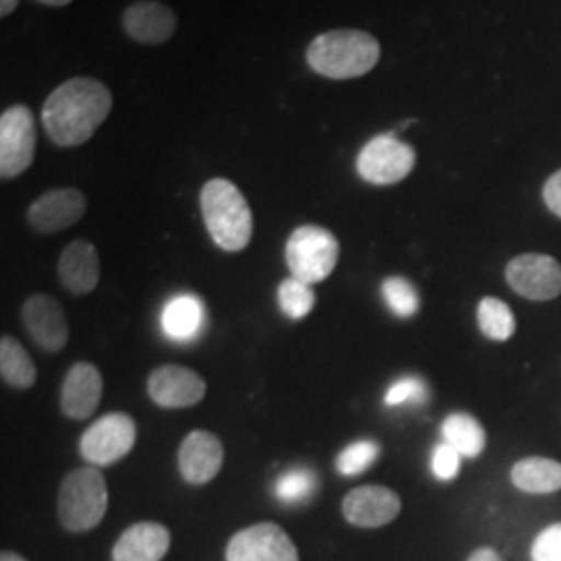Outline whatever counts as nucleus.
<instances>
[{
	"label": "nucleus",
	"mask_w": 561,
	"mask_h": 561,
	"mask_svg": "<svg viewBox=\"0 0 561 561\" xmlns=\"http://www.w3.org/2000/svg\"><path fill=\"white\" fill-rule=\"evenodd\" d=\"M113 111L111 90L96 78H71L42 104V127L59 148H76L96 134Z\"/></svg>",
	"instance_id": "f257e3e1"
},
{
	"label": "nucleus",
	"mask_w": 561,
	"mask_h": 561,
	"mask_svg": "<svg viewBox=\"0 0 561 561\" xmlns=\"http://www.w3.org/2000/svg\"><path fill=\"white\" fill-rule=\"evenodd\" d=\"M381 59V44L364 30H331L306 48L308 67L327 80H356Z\"/></svg>",
	"instance_id": "f03ea898"
},
{
	"label": "nucleus",
	"mask_w": 561,
	"mask_h": 561,
	"mask_svg": "<svg viewBox=\"0 0 561 561\" xmlns=\"http://www.w3.org/2000/svg\"><path fill=\"white\" fill-rule=\"evenodd\" d=\"M201 210L204 227L222 252H241L254 233L252 208L233 181L208 180L202 185Z\"/></svg>",
	"instance_id": "7ed1b4c3"
},
{
	"label": "nucleus",
	"mask_w": 561,
	"mask_h": 561,
	"mask_svg": "<svg viewBox=\"0 0 561 561\" xmlns=\"http://www.w3.org/2000/svg\"><path fill=\"white\" fill-rule=\"evenodd\" d=\"M108 510V486L99 468H76L59 486L57 514L69 533H88L96 528Z\"/></svg>",
	"instance_id": "20e7f679"
},
{
	"label": "nucleus",
	"mask_w": 561,
	"mask_h": 561,
	"mask_svg": "<svg viewBox=\"0 0 561 561\" xmlns=\"http://www.w3.org/2000/svg\"><path fill=\"white\" fill-rule=\"evenodd\" d=\"M340 261V241L321 225H301L285 243V262L291 277L308 285L327 279Z\"/></svg>",
	"instance_id": "39448f33"
},
{
	"label": "nucleus",
	"mask_w": 561,
	"mask_h": 561,
	"mask_svg": "<svg viewBox=\"0 0 561 561\" xmlns=\"http://www.w3.org/2000/svg\"><path fill=\"white\" fill-rule=\"evenodd\" d=\"M36 117L27 104H13L0 115V178L23 175L36 159Z\"/></svg>",
	"instance_id": "423d86ee"
},
{
	"label": "nucleus",
	"mask_w": 561,
	"mask_h": 561,
	"mask_svg": "<svg viewBox=\"0 0 561 561\" xmlns=\"http://www.w3.org/2000/svg\"><path fill=\"white\" fill-rule=\"evenodd\" d=\"M136 439V421L125 412H111L92 422V426L81 435L80 456L90 466H111L134 449Z\"/></svg>",
	"instance_id": "0eeeda50"
},
{
	"label": "nucleus",
	"mask_w": 561,
	"mask_h": 561,
	"mask_svg": "<svg viewBox=\"0 0 561 561\" xmlns=\"http://www.w3.org/2000/svg\"><path fill=\"white\" fill-rule=\"evenodd\" d=\"M416 164V152L410 144L393 134H381L368 141L356 159L362 180L373 185H393L405 180Z\"/></svg>",
	"instance_id": "6e6552de"
},
{
	"label": "nucleus",
	"mask_w": 561,
	"mask_h": 561,
	"mask_svg": "<svg viewBox=\"0 0 561 561\" xmlns=\"http://www.w3.org/2000/svg\"><path fill=\"white\" fill-rule=\"evenodd\" d=\"M225 561H300L298 547L275 522L238 530L225 549Z\"/></svg>",
	"instance_id": "1a4fd4ad"
},
{
	"label": "nucleus",
	"mask_w": 561,
	"mask_h": 561,
	"mask_svg": "<svg viewBox=\"0 0 561 561\" xmlns=\"http://www.w3.org/2000/svg\"><path fill=\"white\" fill-rule=\"evenodd\" d=\"M88 198L78 187H55L44 192L27 208V225L42 236H53L81 221Z\"/></svg>",
	"instance_id": "9d476101"
},
{
	"label": "nucleus",
	"mask_w": 561,
	"mask_h": 561,
	"mask_svg": "<svg viewBox=\"0 0 561 561\" xmlns=\"http://www.w3.org/2000/svg\"><path fill=\"white\" fill-rule=\"evenodd\" d=\"M505 279L526 300H553L561 294V264L547 254H522L507 264Z\"/></svg>",
	"instance_id": "9b49d317"
},
{
	"label": "nucleus",
	"mask_w": 561,
	"mask_h": 561,
	"mask_svg": "<svg viewBox=\"0 0 561 561\" xmlns=\"http://www.w3.org/2000/svg\"><path fill=\"white\" fill-rule=\"evenodd\" d=\"M21 322L32 341L50 354L65 350L69 341V321L59 301L46 294H34L21 306Z\"/></svg>",
	"instance_id": "f8f14e48"
},
{
	"label": "nucleus",
	"mask_w": 561,
	"mask_h": 561,
	"mask_svg": "<svg viewBox=\"0 0 561 561\" xmlns=\"http://www.w3.org/2000/svg\"><path fill=\"white\" fill-rule=\"evenodd\" d=\"M146 389L150 400L169 410L192 408L206 396V382L201 375L180 364H164L154 368L148 375Z\"/></svg>",
	"instance_id": "ddd939ff"
},
{
	"label": "nucleus",
	"mask_w": 561,
	"mask_h": 561,
	"mask_svg": "<svg viewBox=\"0 0 561 561\" xmlns=\"http://www.w3.org/2000/svg\"><path fill=\"white\" fill-rule=\"evenodd\" d=\"M121 27L127 38L138 44L159 46L175 36L178 15L161 0H136L123 11Z\"/></svg>",
	"instance_id": "4468645a"
},
{
	"label": "nucleus",
	"mask_w": 561,
	"mask_h": 561,
	"mask_svg": "<svg viewBox=\"0 0 561 561\" xmlns=\"http://www.w3.org/2000/svg\"><path fill=\"white\" fill-rule=\"evenodd\" d=\"M345 520L358 528H381L400 516V495L382 484L352 489L341 503Z\"/></svg>",
	"instance_id": "2eb2a0df"
},
{
	"label": "nucleus",
	"mask_w": 561,
	"mask_h": 561,
	"mask_svg": "<svg viewBox=\"0 0 561 561\" xmlns=\"http://www.w3.org/2000/svg\"><path fill=\"white\" fill-rule=\"evenodd\" d=\"M102 391L101 370L90 362H78L69 368L60 387V412L71 421H85L99 410Z\"/></svg>",
	"instance_id": "dca6fc26"
},
{
	"label": "nucleus",
	"mask_w": 561,
	"mask_h": 561,
	"mask_svg": "<svg viewBox=\"0 0 561 561\" xmlns=\"http://www.w3.org/2000/svg\"><path fill=\"white\" fill-rule=\"evenodd\" d=\"M225 447L210 431H192L180 445L178 466L183 481L208 484L221 472Z\"/></svg>",
	"instance_id": "f3484780"
},
{
	"label": "nucleus",
	"mask_w": 561,
	"mask_h": 561,
	"mask_svg": "<svg viewBox=\"0 0 561 561\" xmlns=\"http://www.w3.org/2000/svg\"><path fill=\"white\" fill-rule=\"evenodd\" d=\"M57 275L60 285L73 296L94 291L101 280V259L94 243L85 240L67 243L60 252Z\"/></svg>",
	"instance_id": "a211bd4d"
},
{
	"label": "nucleus",
	"mask_w": 561,
	"mask_h": 561,
	"mask_svg": "<svg viewBox=\"0 0 561 561\" xmlns=\"http://www.w3.org/2000/svg\"><path fill=\"white\" fill-rule=\"evenodd\" d=\"M171 547V533L159 522H136L121 533L113 561H162Z\"/></svg>",
	"instance_id": "6ab92c4d"
},
{
	"label": "nucleus",
	"mask_w": 561,
	"mask_h": 561,
	"mask_svg": "<svg viewBox=\"0 0 561 561\" xmlns=\"http://www.w3.org/2000/svg\"><path fill=\"white\" fill-rule=\"evenodd\" d=\"M161 327L173 341L196 340L206 327V308L198 296L180 294L162 308Z\"/></svg>",
	"instance_id": "aec40b11"
},
{
	"label": "nucleus",
	"mask_w": 561,
	"mask_h": 561,
	"mask_svg": "<svg viewBox=\"0 0 561 561\" xmlns=\"http://www.w3.org/2000/svg\"><path fill=\"white\" fill-rule=\"evenodd\" d=\"M0 377L13 389H32L38 379V368L32 356L11 335L0 340Z\"/></svg>",
	"instance_id": "412c9836"
},
{
	"label": "nucleus",
	"mask_w": 561,
	"mask_h": 561,
	"mask_svg": "<svg viewBox=\"0 0 561 561\" xmlns=\"http://www.w3.org/2000/svg\"><path fill=\"white\" fill-rule=\"evenodd\" d=\"M512 482L526 493H556L561 489V463L547 458H526L512 468Z\"/></svg>",
	"instance_id": "4be33fe9"
},
{
	"label": "nucleus",
	"mask_w": 561,
	"mask_h": 561,
	"mask_svg": "<svg viewBox=\"0 0 561 561\" xmlns=\"http://www.w3.org/2000/svg\"><path fill=\"white\" fill-rule=\"evenodd\" d=\"M443 439L463 458H479L486 445V435L481 422L470 414H449L442 424Z\"/></svg>",
	"instance_id": "5701e85b"
},
{
	"label": "nucleus",
	"mask_w": 561,
	"mask_h": 561,
	"mask_svg": "<svg viewBox=\"0 0 561 561\" xmlns=\"http://www.w3.org/2000/svg\"><path fill=\"white\" fill-rule=\"evenodd\" d=\"M319 489V477L312 468L306 466H294L285 472H280L273 486V493L280 503H296L310 502L314 497Z\"/></svg>",
	"instance_id": "b1692460"
},
{
	"label": "nucleus",
	"mask_w": 561,
	"mask_h": 561,
	"mask_svg": "<svg viewBox=\"0 0 561 561\" xmlns=\"http://www.w3.org/2000/svg\"><path fill=\"white\" fill-rule=\"evenodd\" d=\"M477 319H479L482 335L489 340L507 341L516 331L514 312L500 298H482Z\"/></svg>",
	"instance_id": "393cba45"
},
{
	"label": "nucleus",
	"mask_w": 561,
	"mask_h": 561,
	"mask_svg": "<svg viewBox=\"0 0 561 561\" xmlns=\"http://www.w3.org/2000/svg\"><path fill=\"white\" fill-rule=\"evenodd\" d=\"M277 301H279L280 312L287 319L301 321L312 312L317 296L312 291V285L296 279V277H289V279L280 280Z\"/></svg>",
	"instance_id": "a878e982"
},
{
	"label": "nucleus",
	"mask_w": 561,
	"mask_h": 561,
	"mask_svg": "<svg viewBox=\"0 0 561 561\" xmlns=\"http://www.w3.org/2000/svg\"><path fill=\"white\" fill-rule=\"evenodd\" d=\"M381 294L389 310L400 319H412L421 310L416 287L403 277H387L382 280Z\"/></svg>",
	"instance_id": "bb28decb"
},
{
	"label": "nucleus",
	"mask_w": 561,
	"mask_h": 561,
	"mask_svg": "<svg viewBox=\"0 0 561 561\" xmlns=\"http://www.w3.org/2000/svg\"><path fill=\"white\" fill-rule=\"evenodd\" d=\"M381 456L379 443L370 439H360V442L347 445L340 456H337V470L343 477H358L366 472L375 461Z\"/></svg>",
	"instance_id": "cd10ccee"
},
{
	"label": "nucleus",
	"mask_w": 561,
	"mask_h": 561,
	"mask_svg": "<svg viewBox=\"0 0 561 561\" xmlns=\"http://www.w3.org/2000/svg\"><path fill=\"white\" fill-rule=\"evenodd\" d=\"M428 398L426 382L416 379V377H405L400 381L393 382L387 393H385V403L389 408L401 405V403H422Z\"/></svg>",
	"instance_id": "c85d7f7f"
},
{
	"label": "nucleus",
	"mask_w": 561,
	"mask_h": 561,
	"mask_svg": "<svg viewBox=\"0 0 561 561\" xmlns=\"http://www.w3.org/2000/svg\"><path fill=\"white\" fill-rule=\"evenodd\" d=\"M533 561H561V522L547 526L533 542Z\"/></svg>",
	"instance_id": "c756f323"
},
{
	"label": "nucleus",
	"mask_w": 561,
	"mask_h": 561,
	"mask_svg": "<svg viewBox=\"0 0 561 561\" xmlns=\"http://www.w3.org/2000/svg\"><path fill=\"white\" fill-rule=\"evenodd\" d=\"M460 454L451 445H447V443L437 445L435 454H433L435 477L442 481H454L460 474Z\"/></svg>",
	"instance_id": "7c9ffc66"
},
{
	"label": "nucleus",
	"mask_w": 561,
	"mask_h": 561,
	"mask_svg": "<svg viewBox=\"0 0 561 561\" xmlns=\"http://www.w3.org/2000/svg\"><path fill=\"white\" fill-rule=\"evenodd\" d=\"M542 198H545L547 208L561 219V169L545 183Z\"/></svg>",
	"instance_id": "2f4dec72"
},
{
	"label": "nucleus",
	"mask_w": 561,
	"mask_h": 561,
	"mask_svg": "<svg viewBox=\"0 0 561 561\" xmlns=\"http://www.w3.org/2000/svg\"><path fill=\"white\" fill-rule=\"evenodd\" d=\"M468 561H503L500 558V553L495 551V549H491V547H481V549H477V551H472L470 553V558Z\"/></svg>",
	"instance_id": "473e14b6"
},
{
	"label": "nucleus",
	"mask_w": 561,
	"mask_h": 561,
	"mask_svg": "<svg viewBox=\"0 0 561 561\" xmlns=\"http://www.w3.org/2000/svg\"><path fill=\"white\" fill-rule=\"evenodd\" d=\"M18 4H20V0H0V18L2 20L9 18L18 9Z\"/></svg>",
	"instance_id": "72a5a7b5"
},
{
	"label": "nucleus",
	"mask_w": 561,
	"mask_h": 561,
	"mask_svg": "<svg viewBox=\"0 0 561 561\" xmlns=\"http://www.w3.org/2000/svg\"><path fill=\"white\" fill-rule=\"evenodd\" d=\"M0 561H27L25 558H21L20 553L15 551H2L0 553Z\"/></svg>",
	"instance_id": "f704fd0d"
},
{
	"label": "nucleus",
	"mask_w": 561,
	"mask_h": 561,
	"mask_svg": "<svg viewBox=\"0 0 561 561\" xmlns=\"http://www.w3.org/2000/svg\"><path fill=\"white\" fill-rule=\"evenodd\" d=\"M36 2L46 4V7H67V4H71L73 0H36Z\"/></svg>",
	"instance_id": "c9c22d12"
}]
</instances>
